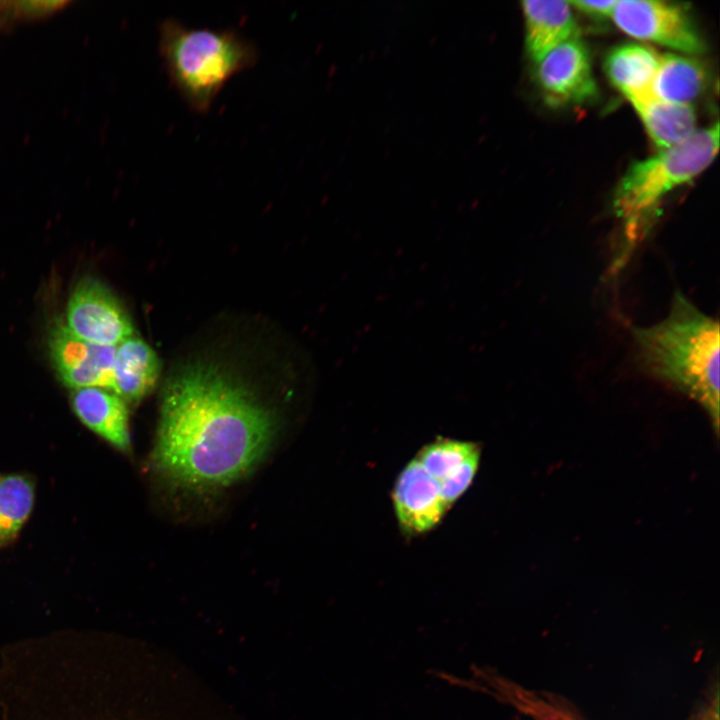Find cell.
<instances>
[{"label": "cell", "mask_w": 720, "mask_h": 720, "mask_svg": "<svg viewBox=\"0 0 720 720\" xmlns=\"http://www.w3.org/2000/svg\"><path fill=\"white\" fill-rule=\"evenodd\" d=\"M68 3L66 0H22L17 1V6L21 21H28L51 15Z\"/></svg>", "instance_id": "ac0fdd59"}, {"label": "cell", "mask_w": 720, "mask_h": 720, "mask_svg": "<svg viewBox=\"0 0 720 720\" xmlns=\"http://www.w3.org/2000/svg\"><path fill=\"white\" fill-rule=\"evenodd\" d=\"M690 720H719L718 692Z\"/></svg>", "instance_id": "44dd1931"}, {"label": "cell", "mask_w": 720, "mask_h": 720, "mask_svg": "<svg viewBox=\"0 0 720 720\" xmlns=\"http://www.w3.org/2000/svg\"><path fill=\"white\" fill-rule=\"evenodd\" d=\"M21 21L17 1L0 0V32Z\"/></svg>", "instance_id": "ffe728a7"}, {"label": "cell", "mask_w": 720, "mask_h": 720, "mask_svg": "<svg viewBox=\"0 0 720 720\" xmlns=\"http://www.w3.org/2000/svg\"><path fill=\"white\" fill-rule=\"evenodd\" d=\"M71 405L80 421L115 448L131 447L128 409L115 393L98 387L75 389Z\"/></svg>", "instance_id": "8fae6325"}, {"label": "cell", "mask_w": 720, "mask_h": 720, "mask_svg": "<svg viewBox=\"0 0 720 720\" xmlns=\"http://www.w3.org/2000/svg\"><path fill=\"white\" fill-rule=\"evenodd\" d=\"M392 500L399 524L409 534H422L435 528L450 509L437 482L415 458L398 475Z\"/></svg>", "instance_id": "9c48e42d"}, {"label": "cell", "mask_w": 720, "mask_h": 720, "mask_svg": "<svg viewBox=\"0 0 720 720\" xmlns=\"http://www.w3.org/2000/svg\"><path fill=\"white\" fill-rule=\"evenodd\" d=\"M2 542H3V541L0 539V545L2 544Z\"/></svg>", "instance_id": "7402d4cb"}, {"label": "cell", "mask_w": 720, "mask_h": 720, "mask_svg": "<svg viewBox=\"0 0 720 720\" xmlns=\"http://www.w3.org/2000/svg\"><path fill=\"white\" fill-rule=\"evenodd\" d=\"M535 65L537 85L553 106L583 104L598 96L590 55L579 36L560 43Z\"/></svg>", "instance_id": "52a82bcc"}, {"label": "cell", "mask_w": 720, "mask_h": 720, "mask_svg": "<svg viewBox=\"0 0 720 720\" xmlns=\"http://www.w3.org/2000/svg\"><path fill=\"white\" fill-rule=\"evenodd\" d=\"M526 24V48L530 59L537 63L560 43L579 36V30L567 1H523Z\"/></svg>", "instance_id": "4fadbf2b"}, {"label": "cell", "mask_w": 720, "mask_h": 720, "mask_svg": "<svg viewBox=\"0 0 720 720\" xmlns=\"http://www.w3.org/2000/svg\"><path fill=\"white\" fill-rule=\"evenodd\" d=\"M273 417L215 366L196 363L166 385L153 463L193 490L228 486L250 472L270 446Z\"/></svg>", "instance_id": "6da1fadb"}, {"label": "cell", "mask_w": 720, "mask_h": 720, "mask_svg": "<svg viewBox=\"0 0 720 720\" xmlns=\"http://www.w3.org/2000/svg\"><path fill=\"white\" fill-rule=\"evenodd\" d=\"M650 138L665 150L689 139L696 131V116L690 104L651 98L632 104Z\"/></svg>", "instance_id": "9a60e30c"}, {"label": "cell", "mask_w": 720, "mask_h": 720, "mask_svg": "<svg viewBox=\"0 0 720 720\" xmlns=\"http://www.w3.org/2000/svg\"><path fill=\"white\" fill-rule=\"evenodd\" d=\"M611 18L626 34L684 53L698 54L705 46L688 9L659 0L616 1Z\"/></svg>", "instance_id": "5b68a950"}, {"label": "cell", "mask_w": 720, "mask_h": 720, "mask_svg": "<svg viewBox=\"0 0 720 720\" xmlns=\"http://www.w3.org/2000/svg\"><path fill=\"white\" fill-rule=\"evenodd\" d=\"M615 3H616V1H614V0H606V1L581 0V1H570L569 2L570 6L576 8L583 14L588 15L591 18L598 19V20H602L607 17H611Z\"/></svg>", "instance_id": "d6986e66"}, {"label": "cell", "mask_w": 720, "mask_h": 720, "mask_svg": "<svg viewBox=\"0 0 720 720\" xmlns=\"http://www.w3.org/2000/svg\"><path fill=\"white\" fill-rule=\"evenodd\" d=\"M648 371L698 401L719 423L720 334L716 319L675 291L670 311L661 322L633 329Z\"/></svg>", "instance_id": "7a4b0ae2"}, {"label": "cell", "mask_w": 720, "mask_h": 720, "mask_svg": "<svg viewBox=\"0 0 720 720\" xmlns=\"http://www.w3.org/2000/svg\"><path fill=\"white\" fill-rule=\"evenodd\" d=\"M159 372L155 351L133 335L116 346L112 392L125 403L139 402L154 388Z\"/></svg>", "instance_id": "5bb4252c"}, {"label": "cell", "mask_w": 720, "mask_h": 720, "mask_svg": "<svg viewBox=\"0 0 720 720\" xmlns=\"http://www.w3.org/2000/svg\"><path fill=\"white\" fill-rule=\"evenodd\" d=\"M424 471L439 485L450 508L470 487L480 461V447L470 441L438 438L416 455Z\"/></svg>", "instance_id": "30bf717a"}, {"label": "cell", "mask_w": 720, "mask_h": 720, "mask_svg": "<svg viewBox=\"0 0 720 720\" xmlns=\"http://www.w3.org/2000/svg\"><path fill=\"white\" fill-rule=\"evenodd\" d=\"M159 53L170 82L197 113L207 112L225 83L259 56L233 29L189 28L174 18L160 24Z\"/></svg>", "instance_id": "3957f363"}, {"label": "cell", "mask_w": 720, "mask_h": 720, "mask_svg": "<svg viewBox=\"0 0 720 720\" xmlns=\"http://www.w3.org/2000/svg\"><path fill=\"white\" fill-rule=\"evenodd\" d=\"M67 328L88 342L117 346L134 335L126 310L111 290L92 277L74 287L66 310Z\"/></svg>", "instance_id": "8992f818"}, {"label": "cell", "mask_w": 720, "mask_h": 720, "mask_svg": "<svg viewBox=\"0 0 720 720\" xmlns=\"http://www.w3.org/2000/svg\"><path fill=\"white\" fill-rule=\"evenodd\" d=\"M719 148V124L696 131L689 139L632 164L617 185L613 208L623 222L622 245L613 264L623 267L647 236L662 198L701 173Z\"/></svg>", "instance_id": "277c9868"}, {"label": "cell", "mask_w": 720, "mask_h": 720, "mask_svg": "<svg viewBox=\"0 0 720 720\" xmlns=\"http://www.w3.org/2000/svg\"><path fill=\"white\" fill-rule=\"evenodd\" d=\"M707 83L708 71L700 59L666 54L660 58L652 91L658 99L689 104L702 94Z\"/></svg>", "instance_id": "2e32d148"}, {"label": "cell", "mask_w": 720, "mask_h": 720, "mask_svg": "<svg viewBox=\"0 0 720 720\" xmlns=\"http://www.w3.org/2000/svg\"><path fill=\"white\" fill-rule=\"evenodd\" d=\"M660 58L648 46L626 43L608 52L604 70L611 83L634 104L654 98L652 86Z\"/></svg>", "instance_id": "7c38bea8"}, {"label": "cell", "mask_w": 720, "mask_h": 720, "mask_svg": "<svg viewBox=\"0 0 720 720\" xmlns=\"http://www.w3.org/2000/svg\"><path fill=\"white\" fill-rule=\"evenodd\" d=\"M34 485L18 474L0 475V539L14 538L28 519L34 503Z\"/></svg>", "instance_id": "e0dca14e"}, {"label": "cell", "mask_w": 720, "mask_h": 720, "mask_svg": "<svg viewBox=\"0 0 720 720\" xmlns=\"http://www.w3.org/2000/svg\"><path fill=\"white\" fill-rule=\"evenodd\" d=\"M48 343L53 365L66 386L113 391L116 346L83 340L63 324L52 328Z\"/></svg>", "instance_id": "ba28073f"}]
</instances>
